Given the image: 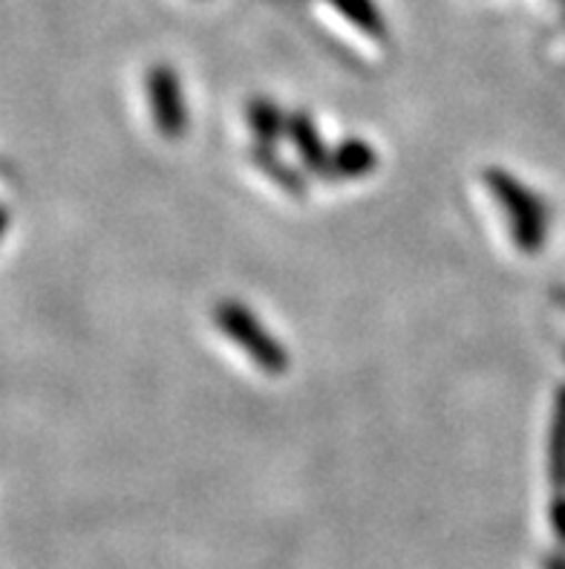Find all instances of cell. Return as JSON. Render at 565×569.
Returning <instances> with one entry per match:
<instances>
[{
    "instance_id": "cell-1",
    "label": "cell",
    "mask_w": 565,
    "mask_h": 569,
    "mask_svg": "<svg viewBox=\"0 0 565 569\" xmlns=\"http://www.w3.org/2000/svg\"><path fill=\"white\" fill-rule=\"evenodd\" d=\"M485 182L494 191L496 200H500L505 217H508L511 238L516 240V246L528 254L539 252V246L545 243V231H548V209H545V202L516 177L500 171V168L485 171Z\"/></svg>"
},
{
    "instance_id": "cell-2",
    "label": "cell",
    "mask_w": 565,
    "mask_h": 569,
    "mask_svg": "<svg viewBox=\"0 0 565 569\" xmlns=\"http://www.w3.org/2000/svg\"><path fill=\"white\" fill-rule=\"evenodd\" d=\"M216 325L229 336L234 345H240L251 359L258 361V368L265 373H286L289 368V353L278 345L272 332L260 325L254 312L245 310L243 303L225 301L216 307Z\"/></svg>"
},
{
    "instance_id": "cell-3",
    "label": "cell",
    "mask_w": 565,
    "mask_h": 569,
    "mask_svg": "<svg viewBox=\"0 0 565 569\" xmlns=\"http://www.w3.org/2000/svg\"><path fill=\"white\" fill-rule=\"evenodd\" d=\"M148 93H151L153 104V119H157L162 137H182L185 130V101H182L180 79L176 72L168 70V67H157L151 70V79H148Z\"/></svg>"
},
{
    "instance_id": "cell-4",
    "label": "cell",
    "mask_w": 565,
    "mask_h": 569,
    "mask_svg": "<svg viewBox=\"0 0 565 569\" xmlns=\"http://www.w3.org/2000/svg\"><path fill=\"white\" fill-rule=\"evenodd\" d=\"M548 471L557 489H565V388L554 399L552 437H548Z\"/></svg>"
},
{
    "instance_id": "cell-5",
    "label": "cell",
    "mask_w": 565,
    "mask_h": 569,
    "mask_svg": "<svg viewBox=\"0 0 565 569\" xmlns=\"http://www.w3.org/2000/svg\"><path fill=\"white\" fill-rule=\"evenodd\" d=\"M375 162H379L375 151L366 142H361V139H350V142H344L332 153V166L344 177H364V173L373 171Z\"/></svg>"
},
{
    "instance_id": "cell-6",
    "label": "cell",
    "mask_w": 565,
    "mask_h": 569,
    "mask_svg": "<svg viewBox=\"0 0 565 569\" xmlns=\"http://www.w3.org/2000/svg\"><path fill=\"white\" fill-rule=\"evenodd\" d=\"M292 137H294V142H297V148H301L303 159H306L309 166L323 168L326 162H330V157L323 153L321 139H317L315 128H312V122H309V119H303V116L292 119Z\"/></svg>"
},
{
    "instance_id": "cell-7",
    "label": "cell",
    "mask_w": 565,
    "mask_h": 569,
    "mask_svg": "<svg viewBox=\"0 0 565 569\" xmlns=\"http://www.w3.org/2000/svg\"><path fill=\"white\" fill-rule=\"evenodd\" d=\"M251 128L258 130V137L263 133L265 139H272L274 133L280 130V113L274 104H269V101H260V104H251Z\"/></svg>"
},
{
    "instance_id": "cell-8",
    "label": "cell",
    "mask_w": 565,
    "mask_h": 569,
    "mask_svg": "<svg viewBox=\"0 0 565 569\" xmlns=\"http://www.w3.org/2000/svg\"><path fill=\"white\" fill-rule=\"evenodd\" d=\"M552 523H554V532L559 535L565 541V498L563 500H554L552 506Z\"/></svg>"
},
{
    "instance_id": "cell-9",
    "label": "cell",
    "mask_w": 565,
    "mask_h": 569,
    "mask_svg": "<svg viewBox=\"0 0 565 569\" xmlns=\"http://www.w3.org/2000/svg\"><path fill=\"white\" fill-rule=\"evenodd\" d=\"M548 569H565V561L563 558H554V561H548Z\"/></svg>"
},
{
    "instance_id": "cell-10",
    "label": "cell",
    "mask_w": 565,
    "mask_h": 569,
    "mask_svg": "<svg viewBox=\"0 0 565 569\" xmlns=\"http://www.w3.org/2000/svg\"><path fill=\"white\" fill-rule=\"evenodd\" d=\"M0 231H3V214H0Z\"/></svg>"
}]
</instances>
